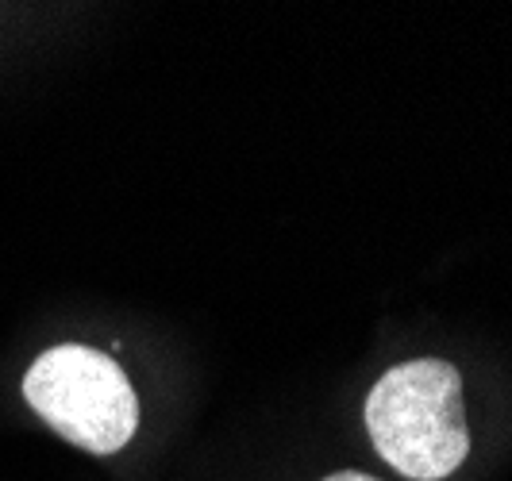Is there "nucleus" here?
I'll list each match as a JSON object with an SVG mask.
<instances>
[{"label":"nucleus","mask_w":512,"mask_h":481,"mask_svg":"<svg viewBox=\"0 0 512 481\" xmlns=\"http://www.w3.org/2000/svg\"><path fill=\"white\" fill-rule=\"evenodd\" d=\"M374 451L412 481L455 474L470 455L459 370L443 358H412L378 378L366 397Z\"/></svg>","instance_id":"nucleus-1"},{"label":"nucleus","mask_w":512,"mask_h":481,"mask_svg":"<svg viewBox=\"0 0 512 481\" xmlns=\"http://www.w3.org/2000/svg\"><path fill=\"white\" fill-rule=\"evenodd\" d=\"M24 397L66 443L89 455H116L139 428V397L120 362L81 343L35 358Z\"/></svg>","instance_id":"nucleus-2"},{"label":"nucleus","mask_w":512,"mask_h":481,"mask_svg":"<svg viewBox=\"0 0 512 481\" xmlns=\"http://www.w3.org/2000/svg\"><path fill=\"white\" fill-rule=\"evenodd\" d=\"M324 481H378V478H370V474H359V470H339V474H328Z\"/></svg>","instance_id":"nucleus-3"}]
</instances>
